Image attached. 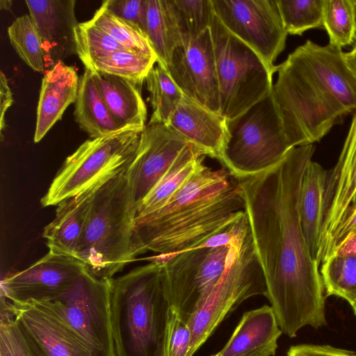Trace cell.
Masks as SVG:
<instances>
[{
  "mask_svg": "<svg viewBox=\"0 0 356 356\" xmlns=\"http://www.w3.org/2000/svg\"><path fill=\"white\" fill-rule=\"evenodd\" d=\"M7 31L10 44L21 59L34 71L43 72L45 54L39 31L31 15L18 17Z\"/></svg>",
  "mask_w": 356,
  "mask_h": 356,
  "instance_id": "29",
  "label": "cell"
},
{
  "mask_svg": "<svg viewBox=\"0 0 356 356\" xmlns=\"http://www.w3.org/2000/svg\"><path fill=\"white\" fill-rule=\"evenodd\" d=\"M112 280L99 278L86 270L63 294L37 303L66 323L85 342L92 356H115L111 322Z\"/></svg>",
  "mask_w": 356,
  "mask_h": 356,
  "instance_id": "10",
  "label": "cell"
},
{
  "mask_svg": "<svg viewBox=\"0 0 356 356\" xmlns=\"http://www.w3.org/2000/svg\"><path fill=\"white\" fill-rule=\"evenodd\" d=\"M152 113L149 123L168 125L170 118L184 94L167 69L156 63L145 79Z\"/></svg>",
  "mask_w": 356,
  "mask_h": 356,
  "instance_id": "27",
  "label": "cell"
},
{
  "mask_svg": "<svg viewBox=\"0 0 356 356\" xmlns=\"http://www.w3.org/2000/svg\"><path fill=\"white\" fill-rule=\"evenodd\" d=\"M219 90L220 115H239L272 92L270 68L253 49L230 33L214 13L210 26Z\"/></svg>",
  "mask_w": 356,
  "mask_h": 356,
  "instance_id": "8",
  "label": "cell"
},
{
  "mask_svg": "<svg viewBox=\"0 0 356 356\" xmlns=\"http://www.w3.org/2000/svg\"><path fill=\"white\" fill-rule=\"evenodd\" d=\"M0 356H47L5 306H1Z\"/></svg>",
  "mask_w": 356,
  "mask_h": 356,
  "instance_id": "36",
  "label": "cell"
},
{
  "mask_svg": "<svg viewBox=\"0 0 356 356\" xmlns=\"http://www.w3.org/2000/svg\"><path fill=\"white\" fill-rule=\"evenodd\" d=\"M74 37L76 54L85 69L89 70L99 58L118 51H129L90 20L79 23L74 30Z\"/></svg>",
  "mask_w": 356,
  "mask_h": 356,
  "instance_id": "32",
  "label": "cell"
},
{
  "mask_svg": "<svg viewBox=\"0 0 356 356\" xmlns=\"http://www.w3.org/2000/svg\"><path fill=\"white\" fill-rule=\"evenodd\" d=\"M232 240L227 245L200 246L172 256L155 257L161 261L171 307L186 321L203 304L224 273Z\"/></svg>",
  "mask_w": 356,
  "mask_h": 356,
  "instance_id": "11",
  "label": "cell"
},
{
  "mask_svg": "<svg viewBox=\"0 0 356 356\" xmlns=\"http://www.w3.org/2000/svg\"><path fill=\"white\" fill-rule=\"evenodd\" d=\"M168 126L207 156L220 161L227 138L226 120L220 115L184 95Z\"/></svg>",
  "mask_w": 356,
  "mask_h": 356,
  "instance_id": "18",
  "label": "cell"
},
{
  "mask_svg": "<svg viewBox=\"0 0 356 356\" xmlns=\"http://www.w3.org/2000/svg\"><path fill=\"white\" fill-rule=\"evenodd\" d=\"M191 332L188 321L172 307L170 308L163 356H187Z\"/></svg>",
  "mask_w": 356,
  "mask_h": 356,
  "instance_id": "37",
  "label": "cell"
},
{
  "mask_svg": "<svg viewBox=\"0 0 356 356\" xmlns=\"http://www.w3.org/2000/svg\"><path fill=\"white\" fill-rule=\"evenodd\" d=\"M326 174V170L312 160L305 170L300 195L302 231L311 254L318 266L321 264L323 198Z\"/></svg>",
  "mask_w": 356,
  "mask_h": 356,
  "instance_id": "23",
  "label": "cell"
},
{
  "mask_svg": "<svg viewBox=\"0 0 356 356\" xmlns=\"http://www.w3.org/2000/svg\"><path fill=\"white\" fill-rule=\"evenodd\" d=\"M216 15L234 36L272 69L285 47L288 33L277 0H211Z\"/></svg>",
  "mask_w": 356,
  "mask_h": 356,
  "instance_id": "12",
  "label": "cell"
},
{
  "mask_svg": "<svg viewBox=\"0 0 356 356\" xmlns=\"http://www.w3.org/2000/svg\"><path fill=\"white\" fill-rule=\"evenodd\" d=\"M107 179L57 205L54 218L44 227L42 233L49 252L77 259L94 195Z\"/></svg>",
  "mask_w": 356,
  "mask_h": 356,
  "instance_id": "19",
  "label": "cell"
},
{
  "mask_svg": "<svg viewBox=\"0 0 356 356\" xmlns=\"http://www.w3.org/2000/svg\"><path fill=\"white\" fill-rule=\"evenodd\" d=\"M285 31L290 35L323 26L325 0H277Z\"/></svg>",
  "mask_w": 356,
  "mask_h": 356,
  "instance_id": "34",
  "label": "cell"
},
{
  "mask_svg": "<svg viewBox=\"0 0 356 356\" xmlns=\"http://www.w3.org/2000/svg\"><path fill=\"white\" fill-rule=\"evenodd\" d=\"M314 152V144L294 147L274 167L238 180L266 297L282 332L291 338L305 326L327 325L322 277L300 216L302 178Z\"/></svg>",
  "mask_w": 356,
  "mask_h": 356,
  "instance_id": "1",
  "label": "cell"
},
{
  "mask_svg": "<svg viewBox=\"0 0 356 356\" xmlns=\"http://www.w3.org/2000/svg\"><path fill=\"white\" fill-rule=\"evenodd\" d=\"M170 308L160 260L113 278L115 356H163Z\"/></svg>",
  "mask_w": 356,
  "mask_h": 356,
  "instance_id": "4",
  "label": "cell"
},
{
  "mask_svg": "<svg viewBox=\"0 0 356 356\" xmlns=\"http://www.w3.org/2000/svg\"><path fill=\"white\" fill-rule=\"evenodd\" d=\"M190 144L165 124L148 122L145 125L128 169L137 209Z\"/></svg>",
  "mask_w": 356,
  "mask_h": 356,
  "instance_id": "15",
  "label": "cell"
},
{
  "mask_svg": "<svg viewBox=\"0 0 356 356\" xmlns=\"http://www.w3.org/2000/svg\"><path fill=\"white\" fill-rule=\"evenodd\" d=\"M356 257V226L346 236L334 249L331 256Z\"/></svg>",
  "mask_w": 356,
  "mask_h": 356,
  "instance_id": "41",
  "label": "cell"
},
{
  "mask_svg": "<svg viewBox=\"0 0 356 356\" xmlns=\"http://www.w3.org/2000/svg\"><path fill=\"white\" fill-rule=\"evenodd\" d=\"M129 168L97 189L79 247L77 259L99 278L113 279L135 261L131 243L137 207Z\"/></svg>",
  "mask_w": 356,
  "mask_h": 356,
  "instance_id": "5",
  "label": "cell"
},
{
  "mask_svg": "<svg viewBox=\"0 0 356 356\" xmlns=\"http://www.w3.org/2000/svg\"><path fill=\"white\" fill-rule=\"evenodd\" d=\"M145 33L156 63L165 67L173 49L181 42L170 0H146Z\"/></svg>",
  "mask_w": 356,
  "mask_h": 356,
  "instance_id": "26",
  "label": "cell"
},
{
  "mask_svg": "<svg viewBox=\"0 0 356 356\" xmlns=\"http://www.w3.org/2000/svg\"><path fill=\"white\" fill-rule=\"evenodd\" d=\"M156 62V56L132 51H118L96 60L91 71L120 76L139 87Z\"/></svg>",
  "mask_w": 356,
  "mask_h": 356,
  "instance_id": "28",
  "label": "cell"
},
{
  "mask_svg": "<svg viewBox=\"0 0 356 356\" xmlns=\"http://www.w3.org/2000/svg\"><path fill=\"white\" fill-rule=\"evenodd\" d=\"M351 306L353 307L354 314L356 316V302H355Z\"/></svg>",
  "mask_w": 356,
  "mask_h": 356,
  "instance_id": "45",
  "label": "cell"
},
{
  "mask_svg": "<svg viewBox=\"0 0 356 356\" xmlns=\"http://www.w3.org/2000/svg\"><path fill=\"white\" fill-rule=\"evenodd\" d=\"M15 320L47 356H92L82 339L40 304H17L1 296Z\"/></svg>",
  "mask_w": 356,
  "mask_h": 356,
  "instance_id": "16",
  "label": "cell"
},
{
  "mask_svg": "<svg viewBox=\"0 0 356 356\" xmlns=\"http://www.w3.org/2000/svg\"><path fill=\"white\" fill-rule=\"evenodd\" d=\"M182 93L220 115L218 83L210 28L173 49L165 67Z\"/></svg>",
  "mask_w": 356,
  "mask_h": 356,
  "instance_id": "14",
  "label": "cell"
},
{
  "mask_svg": "<svg viewBox=\"0 0 356 356\" xmlns=\"http://www.w3.org/2000/svg\"><path fill=\"white\" fill-rule=\"evenodd\" d=\"M142 131L125 128L86 140L66 158L41 198L42 206H57L127 169L135 157Z\"/></svg>",
  "mask_w": 356,
  "mask_h": 356,
  "instance_id": "9",
  "label": "cell"
},
{
  "mask_svg": "<svg viewBox=\"0 0 356 356\" xmlns=\"http://www.w3.org/2000/svg\"><path fill=\"white\" fill-rule=\"evenodd\" d=\"M39 31L42 48L53 65L76 54L74 30L79 23L75 0H26Z\"/></svg>",
  "mask_w": 356,
  "mask_h": 356,
  "instance_id": "17",
  "label": "cell"
},
{
  "mask_svg": "<svg viewBox=\"0 0 356 356\" xmlns=\"http://www.w3.org/2000/svg\"><path fill=\"white\" fill-rule=\"evenodd\" d=\"M344 59L349 70L356 78V42L350 51L344 52Z\"/></svg>",
  "mask_w": 356,
  "mask_h": 356,
  "instance_id": "43",
  "label": "cell"
},
{
  "mask_svg": "<svg viewBox=\"0 0 356 356\" xmlns=\"http://www.w3.org/2000/svg\"><path fill=\"white\" fill-rule=\"evenodd\" d=\"M323 26L330 44L341 49L356 42L354 0H325Z\"/></svg>",
  "mask_w": 356,
  "mask_h": 356,
  "instance_id": "31",
  "label": "cell"
},
{
  "mask_svg": "<svg viewBox=\"0 0 356 356\" xmlns=\"http://www.w3.org/2000/svg\"><path fill=\"white\" fill-rule=\"evenodd\" d=\"M74 119L91 138L118 132L123 129L108 110L91 70L85 69L80 77L75 101Z\"/></svg>",
  "mask_w": 356,
  "mask_h": 356,
  "instance_id": "24",
  "label": "cell"
},
{
  "mask_svg": "<svg viewBox=\"0 0 356 356\" xmlns=\"http://www.w3.org/2000/svg\"><path fill=\"white\" fill-rule=\"evenodd\" d=\"M266 293L265 277L245 213L238 222L224 273L203 304L188 321L191 339L187 356H193L220 323L240 304L253 296H266Z\"/></svg>",
  "mask_w": 356,
  "mask_h": 356,
  "instance_id": "6",
  "label": "cell"
},
{
  "mask_svg": "<svg viewBox=\"0 0 356 356\" xmlns=\"http://www.w3.org/2000/svg\"><path fill=\"white\" fill-rule=\"evenodd\" d=\"M354 3H355V10H356V0H354Z\"/></svg>",
  "mask_w": 356,
  "mask_h": 356,
  "instance_id": "46",
  "label": "cell"
},
{
  "mask_svg": "<svg viewBox=\"0 0 356 356\" xmlns=\"http://www.w3.org/2000/svg\"><path fill=\"white\" fill-rule=\"evenodd\" d=\"M282 331L271 306L243 314L225 346L211 356H275Z\"/></svg>",
  "mask_w": 356,
  "mask_h": 356,
  "instance_id": "20",
  "label": "cell"
},
{
  "mask_svg": "<svg viewBox=\"0 0 356 356\" xmlns=\"http://www.w3.org/2000/svg\"><path fill=\"white\" fill-rule=\"evenodd\" d=\"M181 42L209 29L214 15L211 0H170Z\"/></svg>",
  "mask_w": 356,
  "mask_h": 356,
  "instance_id": "35",
  "label": "cell"
},
{
  "mask_svg": "<svg viewBox=\"0 0 356 356\" xmlns=\"http://www.w3.org/2000/svg\"><path fill=\"white\" fill-rule=\"evenodd\" d=\"M325 296H335L350 305L356 302V257L330 256L320 269Z\"/></svg>",
  "mask_w": 356,
  "mask_h": 356,
  "instance_id": "30",
  "label": "cell"
},
{
  "mask_svg": "<svg viewBox=\"0 0 356 356\" xmlns=\"http://www.w3.org/2000/svg\"><path fill=\"white\" fill-rule=\"evenodd\" d=\"M225 120L227 138L220 161L238 180L270 169L291 149L272 92Z\"/></svg>",
  "mask_w": 356,
  "mask_h": 356,
  "instance_id": "7",
  "label": "cell"
},
{
  "mask_svg": "<svg viewBox=\"0 0 356 356\" xmlns=\"http://www.w3.org/2000/svg\"><path fill=\"white\" fill-rule=\"evenodd\" d=\"M86 270L80 259L48 252L30 267L3 279L1 296L17 304L52 300L70 289Z\"/></svg>",
  "mask_w": 356,
  "mask_h": 356,
  "instance_id": "13",
  "label": "cell"
},
{
  "mask_svg": "<svg viewBox=\"0 0 356 356\" xmlns=\"http://www.w3.org/2000/svg\"><path fill=\"white\" fill-rule=\"evenodd\" d=\"M99 90L116 122L123 128L143 130L147 108L139 87L120 76L92 71Z\"/></svg>",
  "mask_w": 356,
  "mask_h": 356,
  "instance_id": "22",
  "label": "cell"
},
{
  "mask_svg": "<svg viewBox=\"0 0 356 356\" xmlns=\"http://www.w3.org/2000/svg\"><path fill=\"white\" fill-rule=\"evenodd\" d=\"M102 3L116 16L135 25L145 33L146 0H106Z\"/></svg>",
  "mask_w": 356,
  "mask_h": 356,
  "instance_id": "38",
  "label": "cell"
},
{
  "mask_svg": "<svg viewBox=\"0 0 356 356\" xmlns=\"http://www.w3.org/2000/svg\"><path fill=\"white\" fill-rule=\"evenodd\" d=\"M245 213L238 179L204 165L162 207L136 218L132 256L152 251L166 257L202 246Z\"/></svg>",
  "mask_w": 356,
  "mask_h": 356,
  "instance_id": "3",
  "label": "cell"
},
{
  "mask_svg": "<svg viewBox=\"0 0 356 356\" xmlns=\"http://www.w3.org/2000/svg\"><path fill=\"white\" fill-rule=\"evenodd\" d=\"M90 21L128 50L156 56L146 35L140 29L116 16L103 3Z\"/></svg>",
  "mask_w": 356,
  "mask_h": 356,
  "instance_id": "33",
  "label": "cell"
},
{
  "mask_svg": "<svg viewBox=\"0 0 356 356\" xmlns=\"http://www.w3.org/2000/svg\"><path fill=\"white\" fill-rule=\"evenodd\" d=\"M13 1L10 0H1L0 8L4 10H10L12 8Z\"/></svg>",
  "mask_w": 356,
  "mask_h": 356,
  "instance_id": "44",
  "label": "cell"
},
{
  "mask_svg": "<svg viewBox=\"0 0 356 356\" xmlns=\"http://www.w3.org/2000/svg\"><path fill=\"white\" fill-rule=\"evenodd\" d=\"M79 80L74 67L63 61L46 71L42 79L37 107L35 143L40 142L61 119L65 109L75 102Z\"/></svg>",
  "mask_w": 356,
  "mask_h": 356,
  "instance_id": "21",
  "label": "cell"
},
{
  "mask_svg": "<svg viewBox=\"0 0 356 356\" xmlns=\"http://www.w3.org/2000/svg\"><path fill=\"white\" fill-rule=\"evenodd\" d=\"M207 155L193 144L181 154L139 205L136 218L162 207L204 163Z\"/></svg>",
  "mask_w": 356,
  "mask_h": 356,
  "instance_id": "25",
  "label": "cell"
},
{
  "mask_svg": "<svg viewBox=\"0 0 356 356\" xmlns=\"http://www.w3.org/2000/svg\"><path fill=\"white\" fill-rule=\"evenodd\" d=\"M356 226V209L352 215L344 220L337 230L330 244L327 259L332 255L334 249L343 240L348 233Z\"/></svg>",
  "mask_w": 356,
  "mask_h": 356,
  "instance_id": "42",
  "label": "cell"
},
{
  "mask_svg": "<svg viewBox=\"0 0 356 356\" xmlns=\"http://www.w3.org/2000/svg\"><path fill=\"white\" fill-rule=\"evenodd\" d=\"M286 356H356V352L330 345L299 344L290 347Z\"/></svg>",
  "mask_w": 356,
  "mask_h": 356,
  "instance_id": "39",
  "label": "cell"
},
{
  "mask_svg": "<svg viewBox=\"0 0 356 356\" xmlns=\"http://www.w3.org/2000/svg\"><path fill=\"white\" fill-rule=\"evenodd\" d=\"M13 102L11 90L8 86V80L3 71L0 72V135L3 140V131L6 128L5 115Z\"/></svg>",
  "mask_w": 356,
  "mask_h": 356,
  "instance_id": "40",
  "label": "cell"
},
{
  "mask_svg": "<svg viewBox=\"0 0 356 356\" xmlns=\"http://www.w3.org/2000/svg\"><path fill=\"white\" fill-rule=\"evenodd\" d=\"M276 72L272 94L291 148L320 141L356 110V78L335 45L308 40Z\"/></svg>",
  "mask_w": 356,
  "mask_h": 356,
  "instance_id": "2",
  "label": "cell"
}]
</instances>
